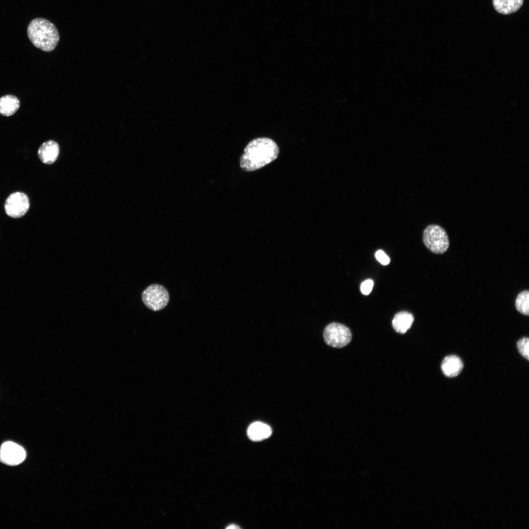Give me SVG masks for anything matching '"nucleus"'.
Instances as JSON below:
<instances>
[{
  "mask_svg": "<svg viewBox=\"0 0 529 529\" xmlns=\"http://www.w3.org/2000/svg\"><path fill=\"white\" fill-rule=\"evenodd\" d=\"M517 346L519 353L527 360H529V339L527 337H523L517 343Z\"/></svg>",
  "mask_w": 529,
  "mask_h": 529,
  "instance_id": "obj_15",
  "label": "nucleus"
},
{
  "mask_svg": "<svg viewBox=\"0 0 529 529\" xmlns=\"http://www.w3.org/2000/svg\"><path fill=\"white\" fill-rule=\"evenodd\" d=\"M524 0H493L494 8L499 13L508 15L518 11Z\"/></svg>",
  "mask_w": 529,
  "mask_h": 529,
  "instance_id": "obj_12",
  "label": "nucleus"
},
{
  "mask_svg": "<svg viewBox=\"0 0 529 529\" xmlns=\"http://www.w3.org/2000/svg\"><path fill=\"white\" fill-rule=\"evenodd\" d=\"M142 299L147 308L156 312L164 309L168 304L169 298L165 287L159 284H152L143 291Z\"/></svg>",
  "mask_w": 529,
  "mask_h": 529,
  "instance_id": "obj_5",
  "label": "nucleus"
},
{
  "mask_svg": "<svg viewBox=\"0 0 529 529\" xmlns=\"http://www.w3.org/2000/svg\"><path fill=\"white\" fill-rule=\"evenodd\" d=\"M279 149L272 139L259 138L251 141L244 148L240 162V168L246 171L257 170L274 161Z\"/></svg>",
  "mask_w": 529,
  "mask_h": 529,
  "instance_id": "obj_1",
  "label": "nucleus"
},
{
  "mask_svg": "<svg viewBox=\"0 0 529 529\" xmlns=\"http://www.w3.org/2000/svg\"><path fill=\"white\" fill-rule=\"evenodd\" d=\"M25 456L24 449L14 442L7 441L1 446L0 461L5 464L18 465L24 460Z\"/></svg>",
  "mask_w": 529,
  "mask_h": 529,
  "instance_id": "obj_7",
  "label": "nucleus"
},
{
  "mask_svg": "<svg viewBox=\"0 0 529 529\" xmlns=\"http://www.w3.org/2000/svg\"><path fill=\"white\" fill-rule=\"evenodd\" d=\"M463 364L461 360L456 355L446 356L442 361L441 368L446 377H454L461 372Z\"/></svg>",
  "mask_w": 529,
  "mask_h": 529,
  "instance_id": "obj_9",
  "label": "nucleus"
},
{
  "mask_svg": "<svg viewBox=\"0 0 529 529\" xmlns=\"http://www.w3.org/2000/svg\"><path fill=\"white\" fill-rule=\"evenodd\" d=\"M373 287V281L371 279H367L363 281L361 285V291L363 294H369Z\"/></svg>",
  "mask_w": 529,
  "mask_h": 529,
  "instance_id": "obj_16",
  "label": "nucleus"
},
{
  "mask_svg": "<svg viewBox=\"0 0 529 529\" xmlns=\"http://www.w3.org/2000/svg\"><path fill=\"white\" fill-rule=\"evenodd\" d=\"M247 433L250 439L259 441L268 438L272 433V430L267 424L257 421L249 425Z\"/></svg>",
  "mask_w": 529,
  "mask_h": 529,
  "instance_id": "obj_10",
  "label": "nucleus"
},
{
  "mask_svg": "<svg viewBox=\"0 0 529 529\" xmlns=\"http://www.w3.org/2000/svg\"><path fill=\"white\" fill-rule=\"evenodd\" d=\"M240 528L239 526H238L237 525H231L229 526L228 527H227L226 528V529H240Z\"/></svg>",
  "mask_w": 529,
  "mask_h": 529,
  "instance_id": "obj_18",
  "label": "nucleus"
},
{
  "mask_svg": "<svg viewBox=\"0 0 529 529\" xmlns=\"http://www.w3.org/2000/svg\"><path fill=\"white\" fill-rule=\"evenodd\" d=\"M27 35L35 47L46 52L53 50L59 41V32L55 25L41 18L34 19L30 22Z\"/></svg>",
  "mask_w": 529,
  "mask_h": 529,
  "instance_id": "obj_2",
  "label": "nucleus"
},
{
  "mask_svg": "<svg viewBox=\"0 0 529 529\" xmlns=\"http://www.w3.org/2000/svg\"><path fill=\"white\" fill-rule=\"evenodd\" d=\"M59 154V145L57 143L52 140L44 143L38 151L39 159L46 164H51L55 162Z\"/></svg>",
  "mask_w": 529,
  "mask_h": 529,
  "instance_id": "obj_8",
  "label": "nucleus"
},
{
  "mask_svg": "<svg viewBox=\"0 0 529 529\" xmlns=\"http://www.w3.org/2000/svg\"><path fill=\"white\" fill-rule=\"evenodd\" d=\"M352 333L345 325L332 322L325 328L323 338L326 343L334 348H342L348 345L352 339Z\"/></svg>",
  "mask_w": 529,
  "mask_h": 529,
  "instance_id": "obj_4",
  "label": "nucleus"
},
{
  "mask_svg": "<svg viewBox=\"0 0 529 529\" xmlns=\"http://www.w3.org/2000/svg\"><path fill=\"white\" fill-rule=\"evenodd\" d=\"M414 320L411 313L407 311L398 312L392 320V327L397 333L405 334L411 327Z\"/></svg>",
  "mask_w": 529,
  "mask_h": 529,
  "instance_id": "obj_11",
  "label": "nucleus"
},
{
  "mask_svg": "<svg viewBox=\"0 0 529 529\" xmlns=\"http://www.w3.org/2000/svg\"><path fill=\"white\" fill-rule=\"evenodd\" d=\"M29 206L30 202L27 195L22 192H15L7 198L4 209L8 216L19 218L27 213Z\"/></svg>",
  "mask_w": 529,
  "mask_h": 529,
  "instance_id": "obj_6",
  "label": "nucleus"
},
{
  "mask_svg": "<svg viewBox=\"0 0 529 529\" xmlns=\"http://www.w3.org/2000/svg\"><path fill=\"white\" fill-rule=\"evenodd\" d=\"M423 241L432 252L441 254L448 249L450 242L446 231L437 224L428 225L423 233Z\"/></svg>",
  "mask_w": 529,
  "mask_h": 529,
  "instance_id": "obj_3",
  "label": "nucleus"
},
{
  "mask_svg": "<svg viewBox=\"0 0 529 529\" xmlns=\"http://www.w3.org/2000/svg\"><path fill=\"white\" fill-rule=\"evenodd\" d=\"M515 307L520 313L527 316L529 315V291L528 290H524L519 293L516 299Z\"/></svg>",
  "mask_w": 529,
  "mask_h": 529,
  "instance_id": "obj_14",
  "label": "nucleus"
},
{
  "mask_svg": "<svg viewBox=\"0 0 529 529\" xmlns=\"http://www.w3.org/2000/svg\"><path fill=\"white\" fill-rule=\"evenodd\" d=\"M20 107V101L16 96L8 95L0 97V114L4 116L13 115Z\"/></svg>",
  "mask_w": 529,
  "mask_h": 529,
  "instance_id": "obj_13",
  "label": "nucleus"
},
{
  "mask_svg": "<svg viewBox=\"0 0 529 529\" xmlns=\"http://www.w3.org/2000/svg\"><path fill=\"white\" fill-rule=\"evenodd\" d=\"M375 257L383 265H387L390 262L389 257L382 250H379L376 252Z\"/></svg>",
  "mask_w": 529,
  "mask_h": 529,
  "instance_id": "obj_17",
  "label": "nucleus"
}]
</instances>
